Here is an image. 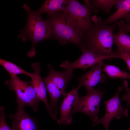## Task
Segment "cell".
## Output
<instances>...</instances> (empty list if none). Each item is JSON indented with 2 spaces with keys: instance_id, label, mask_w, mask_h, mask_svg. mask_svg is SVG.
I'll return each instance as SVG.
<instances>
[{
  "instance_id": "cell-1",
  "label": "cell",
  "mask_w": 130,
  "mask_h": 130,
  "mask_svg": "<svg viewBox=\"0 0 130 130\" xmlns=\"http://www.w3.org/2000/svg\"><path fill=\"white\" fill-rule=\"evenodd\" d=\"M93 22L91 27L84 34L80 47L90 50L96 54L102 56L117 55L112 49L113 32L117 23L106 25L99 16L94 15L91 18Z\"/></svg>"
},
{
  "instance_id": "cell-2",
  "label": "cell",
  "mask_w": 130,
  "mask_h": 130,
  "mask_svg": "<svg viewBox=\"0 0 130 130\" xmlns=\"http://www.w3.org/2000/svg\"><path fill=\"white\" fill-rule=\"evenodd\" d=\"M27 13V20L25 27L20 31L18 37L24 42L30 40L32 43V47L27 55L32 58L36 55L35 47L39 42L52 39V35L48 21L44 20L41 14L36 11H33L26 4L23 5Z\"/></svg>"
},
{
  "instance_id": "cell-3",
  "label": "cell",
  "mask_w": 130,
  "mask_h": 130,
  "mask_svg": "<svg viewBox=\"0 0 130 130\" xmlns=\"http://www.w3.org/2000/svg\"><path fill=\"white\" fill-rule=\"evenodd\" d=\"M47 20L53 38L61 44L69 42L80 46L84 34L69 22L62 11L48 15Z\"/></svg>"
},
{
  "instance_id": "cell-4",
  "label": "cell",
  "mask_w": 130,
  "mask_h": 130,
  "mask_svg": "<svg viewBox=\"0 0 130 130\" xmlns=\"http://www.w3.org/2000/svg\"><path fill=\"white\" fill-rule=\"evenodd\" d=\"M91 11L89 7L77 0H68L62 12L69 22L84 34L92 26L90 16Z\"/></svg>"
},
{
  "instance_id": "cell-5",
  "label": "cell",
  "mask_w": 130,
  "mask_h": 130,
  "mask_svg": "<svg viewBox=\"0 0 130 130\" xmlns=\"http://www.w3.org/2000/svg\"><path fill=\"white\" fill-rule=\"evenodd\" d=\"M5 83L15 92L17 103L30 106L34 112L37 111L40 100L29 82L21 80L16 76L11 77L10 79Z\"/></svg>"
},
{
  "instance_id": "cell-6",
  "label": "cell",
  "mask_w": 130,
  "mask_h": 130,
  "mask_svg": "<svg viewBox=\"0 0 130 130\" xmlns=\"http://www.w3.org/2000/svg\"><path fill=\"white\" fill-rule=\"evenodd\" d=\"M105 91L99 88L84 96L79 97L72 112H80L89 116L94 124L98 118L100 104Z\"/></svg>"
},
{
  "instance_id": "cell-7",
  "label": "cell",
  "mask_w": 130,
  "mask_h": 130,
  "mask_svg": "<svg viewBox=\"0 0 130 130\" xmlns=\"http://www.w3.org/2000/svg\"><path fill=\"white\" fill-rule=\"evenodd\" d=\"M123 89L122 87H119L115 94L110 99L104 101L106 106L105 114L102 118L98 117L93 124L92 127L101 123L105 130H108L109 124L113 118H116L117 119H119L123 116H128V109L122 106L119 98L120 93Z\"/></svg>"
},
{
  "instance_id": "cell-8",
  "label": "cell",
  "mask_w": 130,
  "mask_h": 130,
  "mask_svg": "<svg viewBox=\"0 0 130 130\" xmlns=\"http://www.w3.org/2000/svg\"><path fill=\"white\" fill-rule=\"evenodd\" d=\"M82 54L77 60L72 63L65 60L60 66L65 70L69 69H74L79 68L84 70L86 69L93 66L103 60L114 58H120L119 55L111 56H102L96 54L92 51L84 48H80Z\"/></svg>"
},
{
  "instance_id": "cell-9",
  "label": "cell",
  "mask_w": 130,
  "mask_h": 130,
  "mask_svg": "<svg viewBox=\"0 0 130 130\" xmlns=\"http://www.w3.org/2000/svg\"><path fill=\"white\" fill-rule=\"evenodd\" d=\"M34 72H31L29 77L31 81L28 82L32 87L39 99L45 104L51 117L53 119L57 118V115L52 111L48 103L46 93V88L40 75L41 68L39 62L33 63L31 65Z\"/></svg>"
},
{
  "instance_id": "cell-10",
  "label": "cell",
  "mask_w": 130,
  "mask_h": 130,
  "mask_svg": "<svg viewBox=\"0 0 130 130\" xmlns=\"http://www.w3.org/2000/svg\"><path fill=\"white\" fill-rule=\"evenodd\" d=\"M16 112L8 115L12 121V130H38L39 126L36 119L25 111V106L17 103Z\"/></svg>"
},
{
  "instance_id": "cell-11",
  "label": "cell",
  "mask_w": 130,
  "mask_h": 130,
  "mask_svg": "<svg viewBox=\"0 0 130 130\" xmlns=\"http://www.w3.org/2000/svg\"><path fill=\"white\" fill-rule=\"evenodd\" d=\"M82 86L79 84L74 86L69 92L63 96L64 98L60 108V116L57 122L59 124L68 125L72 123V112L79 96L78 91Z\"/></svg>"
},
{
  "instance_id": "cell-12",
  "label": "cell",
  "mask_w": 130,
  "mask_h": 130,
  "mask_svg": "<svg viewBox=\"0 0 130 130\" xmlns=\"http://www.w3.org/2000/svg\"><path fill=\"white\" fill-rule=\"evenodd\" d=\"M103 64V61L91 67L89 71L77 78L79 84L85 87L87 93L94 91L99 82L103 83L106 80V77L102 73Z\"/></svg>"
},
{
  "instance_id": "cell-13",
  "label": "cell",
  "mask_w": 130,
  "mask_h": 130,
  "mask_svg": "<svg viewBox=\"0 0 130 130\" xmlns=\"http://www.w3.org/2000/svg\"><path fill=\"white\" fill-rule=\"evenodd\" d=\"M48 67L49 71L48 75L64 96L66 93L65 89L67 85L73 77V70L69 69L64 72H59L55 70L50 64Z\"/></svg>"
},
{
  "instance_id": "cell-14",
  "label": "cell",
  "mask_w": 130,
  "mask_h": 130,
  "mask_svg": "<svg viewBox=\"0 0 130 130\" xmlns=\"http://www.w3.org/2000/svg\"><path fill=\"white\" fill-rule=\"evenodd\" d=\"M116 10L103 21L106 25L117 22L119 19L124 18L125 22L130 21V0H119Z\"/></svg>"
},
{
  "instance_id": "cell-15",
  "label": "cell",
  "mask_w": 130,
  "mask_h": 130,
  "mask_svg": "<svg viewBox=\"0 0 130 130\" xmlns=\"http://www.w3.org/2000/svg\"><path fill=\"white\" fill-rule=\"evenodd\" d=\"M119 30L113 34V44L117 48L115 52L119 55L125 53H130V36L123 29L119 21L117 22Z\"/></svg>"
},
{
  "instance_id": "cell-16",
  "label": "cell",
  "mask_w": 130,
  "mask_h": 130,
  "mask_svg": "<svg viewBox=\"0 0 130 130\" xmlns=\"http://www.w3.org/2000/svg\"><path fill=\"white\" fill-rule=\"evenodd\" d=\"M43 80L50 96V106L53 112L57 115L58 101L63 94L48 75Z\"/></svg>"
},
{
  "instance_id": "cell-17",
  "label": "cell",
  "mask_w": 130,
  "mask_h": 130,
  "mask_svg": "<svg viewBox=\"0 0 130 130\" xmlns=\"http://www.w3.org/2000/svg\"><path fill=\"white\" fill-rule=\"evenodd\" d=\"M68 0H47L37 11L41 14L43 13L50 15L62 11Z\"/></svg>"
},
{
  "instance_id": "cell-18",
  "label": "cell",
  "mask_w": 130,
  "mask_h": 130,
  "mask_svg": "<svg viewBox=\"0 0 130 130\" xmlns=\"http://www.w3.org/2000/svg\"><path fill=\"white\" fill-rule=\"evenodd\" d=\"M119 0H85L84 4L89 7L92 11L95 13H97L101 10L109 13L111 8L118 3Z\"/></svg>"
},
{
  "instance_id": "cell-19",
  "label": "cell",
  "mask_w": 130,
  "mask_h": 130,
  "mask_svg": "<svg viewBox=\"0 0 130 130\" xmlns=\"http://www.w3.org/2000/svg\"><path fill=\"white\" fill-rule=\"evenodd\" d=\"M102 72L106 73L109 78L113 79H127L130 78V74L120 69L113 65H105L104 63Z\"/></svg>"
},
{
  "instance_id": "cell-20",
  "label": "cell",
  "mask_w": 130,
  "mask_h": 130,
  "mask_svg": "<svg viewBox=\"0 0 130 130\" xmlns=\"http://www.w3.org/2000/svg\"><path fill=\"white\" fill-rule=\"evenodd\" d=\"M0 64L10 75L11 77L23 74L30 76L31 72H28L13 63L0 58Z\"/></svg>"
},
{
  "instance_id": "cell-21",
  "label": "cell",
  "mask_w": 130,
  "mask_h": 130,
  "mask_svg": "<svg viewBox=\"0 0 130 130\" xmlns=\"http://www.w3.org/2000/svg\"><path fill=\"white\" fill-rule=\"evenodd\" d=\"M6 115L4 108L3 106L0 107V130H12L9 127L6 121Z\"/></svg>"
},
{
  "instance_id": "cell-22",
  "label": "cell",
  "mask_w": 130,
  "mask_h": 130,
  "mask_svg": "<svg viewBox=\"0 0 130 130\" xmlns=\"http://www.w3.org/2000/svg\"><path fill=\"white\" fill-rule=\"evenodd\" d=\"M123 83L126 92L123 96L121 100L122 101H125L126 102L127 105L126 108L128 109L130 106V89L128 86V83L127 81H124Z\"/></svg>"
},
{
  "instance_id": "cell-23",
  "label": "cell",
  "mask_w": 130,
  "mask_h": 130,
  "mask_svg": "<svg viewBox=\"0 0 130 130\" xmlns=\"http://www.w3.org/2000/svg\"><path fill=\"white\" fill-rule=\"evenodd\" d=\"M120 58L126 62L128 69L130 71V53H125L119 54Z\"/></svg>"
},
{
  "instance_id": "cell-24",
  "label": "cell",
  "mask_w": 130,
  "mask_h": 130,
  "mask_svg": "<svg viewBox=\"0 0 130 130\" xmlns=\"http://www.w3.org/2000/svg\"><path fill=\"white\" fill-rule=\"evenodd\" d=\"M119 22L125 32L127 33L130 32V21L127 23L124 20H122Z\"/></svg>"
},
{
  "instance_id": "cell-25",
  "label": "cell",
  "mask_w": 130,
  "mask_h": 130,
  "mask_svg": "<svg viewBox=\"0 0 130 130\" xmlns=\"http://www.w3.org/2000/svg\"><path fill=\"white\" fill-rule=\"evenodd\" d=\"M128 130H130V128H129V129Z\"/></svg>"
}]
</instances>
